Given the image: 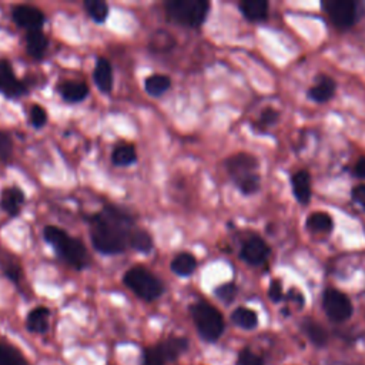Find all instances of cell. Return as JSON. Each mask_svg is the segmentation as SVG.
Segmentation results:
<instances>
[{"mask_svg": "<svg viewBox=\"0 0 365 365\" xmlns=\"http://www.w3.org/2000/svg\"><path fill=\"white\" fill-rule=\"evenodd\" d=\"M86 221L90 225L94 250L104 255L123 254L128 248L130 232L137 225L134 217L125 208L111 204L88 214Z\"/></svg>", "mask_w": 365, "mask_h": 365, "instance_id": "1", "label": "cell"}, {"mask_svg": "<svg viewBox=\"0 0 365 365\" xmlns=\"http://www.w3.org/2000/svg\"><path fill=\"white\" fill-rule=\"evenodd\" d=\"M43 237L46 242L53 247L58 258L71 268L81 271L88 265V251L84 242L76 237H71L66 230L57 225H46L43 230Z\"/></svg>", "mask_w": 365, "mask_h": 365, "instance_id": "2", "label": "cell"}, {"mask_svg": "<svg viewBox=\"0 0 365 365\" xmlns=\"http://www.w3.org/2000/svg\"><path fill=\"white\" fill-rule=\"evenodd\" d=\"M227 171L234 180L237 188L244 194L250 195L259 190L261 178L257 173L258 161L254 155L248 153H237L227 158Z\"/></svg>", "mask_w": 365, "mask_h": 365, "instance_id": "3", "label": "cell"}, {"mask_svg": "<svg viewBox=\"0 0 365 365\" xmlns=\"http://www.w3.org/2000/svg\"><path fill=\"white\" fill-rule=\"evenodd\" d=\"M168 20L175 24L198 29L205 21L210 3L207 0H171L164 4Z\"/></svg>", "mask_w": 365, "mask_h": 365, "instance_id": "4", "label": "cell"}, {"mask_svg": "<svg viewBox=\"0 0 365 365\" xmlns=\"http://www.w3.org/2000/svg\"><path fill=\"white\" fill-rule=\"evenodd\" d=\"M123 282L138 298L147 302L155 301L164 294V284L161 279L143 265L128 268L123 275Z\"/></svg>", "mask_w": 365, "mask_h": 365, "instance_id": "5", "label": "cell"}, {"mask_svg": "<svg viewBox=\"0 0 365 365\" xmlns=\"http://www.w3.org/2000/svg\"><path fill=\"white\" fill-rule=\"evenodd\" d=\"M190 314L200 336L207 342H215L224 332L222 314L210 302L197 301L190 307Z\"/></svg>", "mask_w": 365, "mask_h": 365, "instance_id": "6", "label": "cell"}, {"mask_svg": "<svg viewBox=\"0 0 365 365\" xmlns=\"http://www.w3.org/2000/svg\"><path fill=\"white\" fill-rule=\"evenodd\" d=\"M322 307L329 319L335 322H344L352 315V304L349 298L334 288H329L322 295Z\"/></svg>", "mask_w": 365, "mask_h": 365, "instance_id": "7", "label": "cell"}, {"mask_svg": "<svg viewBox=\"0 0 365 365\" xmlns=\"http://www.w3.org/2000/svg\"><path fill=\"white\" fill-rule=\"evenodd\" d=\"M322 7L338 29H349L356 20V3L351 0H329L324 1Z\"/></svg>", "mask_w": 365, "mask_h": 365, "instance_id": "8", "label": "cell"}, {"mask_svg": "<svg viewBox=\"0 0 365 365\" xmlns=\"http://www.w3.org/2000/svg\"><path fill=\"white\" fill-rule=\"evenodd\" d=\"M0 93L7 98H19L29 93L27 84L16 77L7 58H0Z\"/></svg>", "mask_w": 365, "mask_h": 365, "instance_id": "9", "label": "cell"}, {"mask_svg": "<svg viewBox=\"0 0 365 365\" xmlns=\"http://www.w3.org/2000/svg\"><path fill=\"white\" fill-rule=\"evenodd\" d=\"M11 17L13 21L27 30V31H33V30H43V26L46 23V16L43 13V10H40L36 6L31 4H17L13 7L11 10Z\"/></svg>", "mask_w": 365, "mask_h": 365, "instance_id": "10", "label": "cell"}, {"mask_svg": "<svg viewBox=\"0 0 365 365\" xmlns=\"http://www.w3.org/2000/svg\"><path fill=\"white\" fill-rule=\"evenodd\" d=\"M269 255V247L268 244L254 235L251 238H248L242 245H241V250H240V257L242 261H245L247 264L250 265H261L267 261Z\"/></svg>", "mask_w": 365, "mask_h": 365, "instance_id": "11", "label": "cell"}, {"mask_svg": "<svg viewBox=\"0 0 365 365\" xmlns=\"http://www.w3.org/2000/svg\"><path fill=\"white\" fill-rule=\"evenodd\" d=\"M26 201L24 191L17 185L4 187L0 195V207L10 217H17Z\"/></svg>", "mask_w": 365, "mask_h": 365, "instance_id": "12", "label": "cell"}, {"mask_svg": "<svg viewBox=\"0 0 365 365\" xmlns=\"http://www.w3.org/2000/svg\"><path fill=\"white\" fill-rule=\"evenodd\" d=\"M93 80L97 88L104 93L110 94L114 86V76H113V66L108 58L98 57L94 64L93 70Z\"/></svg>", "mask_w": 365, "mask_h": 365, "instance_id": "13", "label": "cell"}, {"mask_svg": "<svg viewBox=\"0 0 365 365\" xmlns=\"http://www.w3.org/2000/svg\"><path fill=\"white\" fill-rule=\"evenodd\" d=\"M57 93L67 103H80L88 96L90 90H88L87 83H84V81L64 80V81L58 83Z\"/></svg>", "mask_w": 365, "mask_h": 365, "instance_id": "14", "label": "cell"}, {"mask_svg": "<svg viewBox=\"0 0 365 365\" xmlns=\"http://www.w3.org/2000/svg\"><path fill=\"white\" fill-rule=\"evenodd\" d=\"M26 328L33 334H46L50 328V309L38 305L26 317Z\"/></svg>", "mask_w": 365, "mask_h": 365, "instance_id": "15", "label": "cell"}, {"mask_svg": "<svg viewBox=\"0 0 365 365\" xmlns=\"http://www.w3.org/2000/svg\"><path fill=\"white\" fill-rule=\"evenodd\" d=\"M291 185L295 200L299 204H308L311 201V177L305 170H299L291 177Z\"/></svg>", "mask_w": 365, "mask_h": 365, "instance_id": "16", "label": "cell"}, {"mask_svg": "<svg viewBox=\"0 0 365 365\" xmlns=\"http://www.w3.org/2000/svg\"><path fill=\"white\" fill-rule=\"evenodd\" d=\"M335 93V81L332 77L321 74L317 77V83L308 90V97L317 103H325L332 98Z\"/></svg>", "mask_w": 365, "mask_h": 365, "instance_id": "17", "label": "cell"}, {"mask_svg": "<svg viewBox=\"0 0 365 365\" xmlns=\"http://www.w3.org/2000/svg\"><path fill=\"white\" fill-rule=\"evenodd\" d=\"M48 48V37L43 30H33L26 33V50L27 53L36 58L41 60Z\"/></svg>", "mask_w": 365, "mask_h": 365, "instance_id": "18", "label": "cell"}, {"mask_svg": "<svg viewBox=\"0 0 365 365\" xmlns=\"http://www.w3.org/2000/svg\"><path fill=\"white\" fill-rule=\"evenodd\" d=\"M153 247H154V242H153V237L150 235V232L147 230L135 225L130 232L128 248H131L137 252L150 254Z\"/></svg>", "mask_w": 365, "mask_h": 365, "instance_id": "19", "label": "cell"}, {"mask_svg": "<svg viewBox=\"0 0 365 365\" xmlns=\"http://www.w3.org/2000/svg\"><path fill=\"white\" fill-rule=\"evenodd\" d=\"M171 271L178 275V277H190L197 268V258L187 251L178 252L173 259H171Z\"/></svg>", "mask_w": 365, "mask_h": 365, "instance_id": "20", "label": "cell"}, {"mask_svg": "<svg viewBox=\"0 0 365 365\" xmlns=\"http://www.w3.org/2000/svg\"><path fill=\"white\" fill-rule=\"evenodd\" d=\"M242 16L250 21H262L268 16V3L264 0H244L240 3Z\"/></svg>", "mask_w": 365, "mask_h": 365, "instance_id": "21", "label": "cell"}, {"mask_svg": "<svg viewBox=\"0 0 365 365\" xmlns=\"http://www.w3.org/2000/svg\"><path fill=\"white\" fill-rule=\"evenodd\" d=\"M111 161L118 167H130L137 163V151L133 144L120 143L111 151Z\"/></svg>", "mask_w": 365, "mask_h": 365, "instance_id": "22", "label": "cell"}, {"mask_svg": "<svg viewBox=\"0 0 365 365\" xmlns=\"http://www.w3.org/2000/svg\"><path fill=\"white\" fill-rule=\"evenodd\" d=\"M171 87V78L167 74L154 73L145 77L144 80V90L151 97H160L168 91Z\"/></svg>", "mask_w": 365, "mask_h": 365, "instance_id": "23", "label": "cell"}, {"mask_svg": "<svg viewBox=\"0 0 365 365\" xmlns=\"http://www.w3.org/2000/svg\"><path fill=\"white\" fill-rule=\"evenodd\" d=\"M0 269H1L3 275L7 277L14 284L20 282V279L23 277V269H21L19 259L7 251H3L0 254Z\"/></svg>", "mask_w": 365, "mask_h": 365, "instance_id": "24", "label": "cell"}, {"mask_svg": "<svg viewBox=\"0 0 365 365\" xmlns=\"http://www.w3.org/2000/svg\"><path fill=\"white\" fill-rule=\"evenodd\" d=\"M158 344H160L161 349L164 351L167 361H175L188 349L190 342L184 336H170Z\"/></svg>", "mask_w": 365, "mask_h": 365, "instance_id": "25", "label": "cell"}, {"mask_svg": "<svg viewBox=\"0 0 365 365\" xmlns=\"http://www.w3.org/2000/svg\"><path fill=\"white\" fill-rule=\"evenodd\" d=\"M0 365H30L24 354L13 344L0 341Z\"/></svg>", "mask_w": 365, "mask_h": 365, "instance_id": "26", "label": "cell"}, {"mask_svg": "<svg viewBox=\"0 0 365 365\" xmlns=\"http://www.w3.org/2000/svg\"><path fill=\"white\" fill-rule=\"evenodd\" d=\"M332 225H334L332 217L328 212H324V211L312 212L307 218V230H309L311 232H317V234L331 232Z\"/></svg>", "mask_w": 365, "mask_h": 365, "instance_id": "27", "label": "cell"}, {"mask_svg": "<svg viewBox=\"0 0 365 365\" xmlns=\"http://www.w3.org/2000/svg\"><path fill=\"white\" fill-rule=\"evenodd\" d=\"M231 321L242 329H254L258 325V317L255 311L247 307H238L231 314Z\"/></svg>", "mask_w": 365, "mask_h": 365, "instance_id": "28", "label": "cell"}, {"mask_svg": "<svg viewBox=\"0 0 365 365\" xmlns=\"http://www.w3.org/2000/svg\"><path fill=\"white\" fill-rule=\"evenodd\" d=\"M301 327H302V331L305 332V335L309 338V341L312 344H315L317 346H322L328 342V334L318 322L307 318L302 321Z\"/></svg>", "mask_w": 365, "mask_h": 365, "instance_id": "29", "label": "cell"}, {"mask_svg": "<svg viewBox=\"0 0 365 365\" xmlns=\"http://www.w3.org/2000/svg\"><path fill=\"white\" fill-rule=\"evenodd\" d=\"M84 10L88 14V17L98 24H103L110 14V7L103 0H86Z\"/></svg>", "mask_w": 365, "mask_h": 365, "instance_id": "30", "label": "cell"}, {"mask_svg": "<svg viewBox=\"0 0 365 365\" xmlns=\"http://www.w3.org/2000/svg\"><path fill=\"white\" fill-rule=\"evenodd\" d=\"M175 46V38L171 36V33L165 30H157L153 33L148 47L151 51L155 53H164L171 50Z\"/></svg>", "mask_w": 365, "mask_h": 365, "instance_id": "31", "label": "cell"}, {"mask_svg": "<svg viewBox=\"0 0 365 365\" xmlns=\"http://www.w3.org/2000/svg\"><path fill=\"white\" fill-rule=\"evenodd\" d=\"M165 362H167V356L161 349L160 344L147 346L143 351L141 365H165Z\"/></svg>", "mask_w": 365, "mask_h": 365, "instance_id": "32", "label": "cell"}, {"mask_svg": "<svg viewBox=\"0 0 365 365\" xmlns=\"http://www.w3.org/2000/svg\"><path fill=\"white\" fill-rule=\"evenodd\" d=\"M47 111L40 104H31L29 108V121L34 128H41L47 123Z\"/></svg>", "mask_w": 365, "mask_h": 365, "instance_id": "33", "label": "cell"}, {"mask_svg": "<svg viewBox=\"0 0 365 365\" xmlns=\"http://www.w3.org/2000/svg\"><path fill=\"white\" fill-rule=\"evenodd\" d=\"M13 155V138L7 131H0V163L7 164Z\"/></svg>", "mask_w": 365, "mask_h": 365, "instance_id": "34", "label": "cell"}, {"mask_svg": "<svg viewBox=\"0 0 365 365\" xmlns=\"http://www.w3.org/2000/svg\"><path fill=\"white\" fill-rule=\"evenodd\" d=\"M237 285L234 282H225V284H221L220 287L215 288V295L218 299H221L222 302L225 304H230L237 297Z\"/></svg>", "mask_w": 365, "mask_h": 365, "instance_id": "35", "label": "cell"}, {"mask_svg": "<svg viewBox=\"0 0 365 365\" xmlns=\"http://www.w3.org/2000/svg\"><path fill=\"white\" fill-rule=\"evenodd\" d=\"M237 365H264V359L248 348H244L238 354Z\"/></svg>", "mask_w": 365, "mask_h": 365, "instance_id": "36", "label": "cell"}, {"mask_svg": "<svg viewBox=\"0 0 365 365\" xmlns=\"http://www.w3.org/2000/svg\"><path fill=\"white\" fill-rule=\"evenodd\" d=\"M278 117H279V113H278L277 110H274V108L268 107V108L262 110V113H261V117H259V125H262V127H268V125L274 124V123L278 120Z\"/></svg>", "mask_w": 365, "mask_h": 365, "instance_id": "37", "label": "cell"}, {"mask_svg": "<svg viewBox=\"0 0 365 365\" xmlns=\"http://www.w3.org/2000/svg\"><path fill=\"white\" fill-rule=\"evenodd\" d=\"M268 295L271 298V301L274 302H278L282 299V285L278 279H274L269 285V291H268Z\"/></svg>", "mask_w": 365, "mask_h": 365, "instance_id": "38", "label": "cell"}, {"mask_svg": "<svg viewBox=\"0 0 365 365\" xmlns=\"http://www.w3.org/2000/svg\"><path fill=\"white\" fill-rule=\"evenodd\" d=\"M352 200H355L358 204H361L365 208V184L355 185L351 191Z\"/></svg>", "mask_w": 365, "mask_h": 365, "instance_id": "39", "label": "cell"}, {"mask_svg": "<svg viewBox=\"0 0 365 365\" xmlns=\"http://www.w3.org/2000/svg\"><path fill=\"white\" fill-rule=\"evenodd\" d=\"M354 175L358 178H365V158H359L354 165Z\"/></svg>", "mask_w": 365, "mask_h": 365, "instance_id": "40", "label": "cell"}]
</instances>
